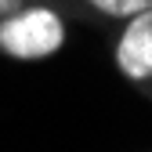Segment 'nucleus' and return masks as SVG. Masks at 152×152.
I'll return each instance as SVG.
<instances>
[{
	"label": "nucleus",
	"mask_w": 152,
	"mask_h": 152,
	"mask_svg": "<svg viewBox=\"0 0 152 152\" xmlns=\"http://www.w3.org/2000/svg\"><path fill=\"white\" fill-rule=\"evenodd\" d=\"M22 4H29V0H0V18H4V15H11V11H18Z\"/></svg>",
	"instance_id": "nucleus-4"
},
{
	"label": "nucleus",
	"mask_w": 152,
	"mask_h": 152,
	"mask_svg": "<svg viewBox=\"0 0 152 152\" xmlns=\"http://www.w3.org/2000/svg\"><path fill=\"white\" fill-rule=\"evenodd\" d=\"M80 7L87 15H94L98 22H112V26H120L127 22V18H134L141 11L152 7V0H80Z\"/></svg>",
	"instance_id": "nucleus-3"
},
{
	"label": "nucleus",
	"mask_w": 152,
	"mask_h": 152,
	"mask_svg": "<svg viewBox=\"0 0 152 152\" xmlns=\"http://www.w3.org/2000/svg\"><path fill=\"white\" fill-rule=\"evenodd\" d=\"M69 40V22L58 7L29 0L0 18V51L15 62H40L58 54Z\"/></svg>",
	"instance_id": "nucleus-1"
},
{
	"label": "nucleus",
	"mask_w": 152,
	"mask_h": 152,
	"mask_svg": "<svg viewBox=\"0 0 152 152\" xmlns=\"http://www.w3.org/2000/svg\"><path fill=\"white\" fill-rule=\"evenodd\" d=\"M112 62L127 83L152 98V7L120 22V33L112 40Z\"/></svg>",
	"instance_id": "nucleus-2"
}]
</instances>
